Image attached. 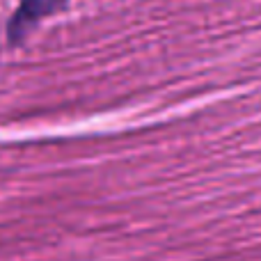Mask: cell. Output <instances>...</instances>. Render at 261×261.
<instances>
[{"label": "cell", "instance_id": "1", "mask_svg": "<svg viewBox=\"0 0 261 261\" xmlns=\"http://www.w3.org/2000/svg\"><path fill=\"white\" fill-rule=\"evenodd\" d=\"M69 0H21L18 9L14 12L12 21L7 23V41L9 46H18L25 41V37L37 28L41 18L60 12L67 7Z\"/></svg>", "mask_w": 261, "mask_h": 261}]
</instances>
